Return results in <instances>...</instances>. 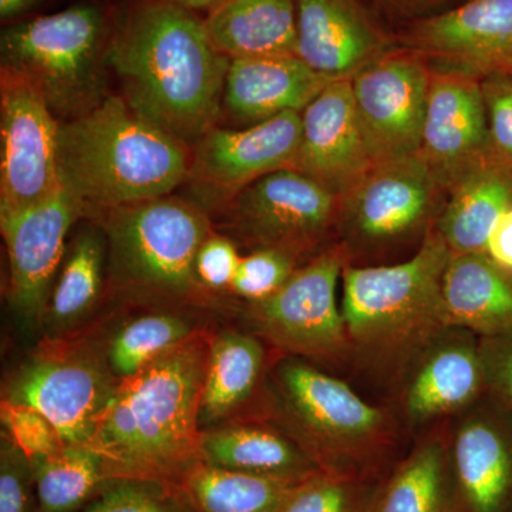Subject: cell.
I'll return each instance as SVG.
<instances>
[{"instance_id": "6da1fadb", "label": "cell", "mask_w": 512, "mask_h": 512, "mask_svg": "<svg viewBox=\"0 0 512 512\" xmlns=\"http://www.w3.org/2000/svg\"><path fill=\"white\" fill-rule=\"evenodd\" d=\"M229 63L205 20L173 0H131L107 55L124 100L187 146L220 119Z\"/></svg>"}, {"instance_id": "ee69618b", "label": "cell", "mask_w": 512, "mask_h": 512, "mask_svg": "<svg viewBox=\"0 0 512 512\" xmlns=\"http://www.w3.org/2000/svg\"><path fill=\"white\" fill-rule=\"evenodd\" d=\"M403 2H406V3H414V5H419V3H430V2H433V0H403Z\"/></svg>"}, {"instance_id": "d4e9b609", "label": "cell", "mask_w": 512, "mask_h": 512, "mask_svg": "<svg viewBox=\"0 0 512 512\" xmlns=\"http://www.w3.org/2000/svg\"><path fill=\"white\" fill-rule=\"evenodd\" d=\"M441 295L448 328L468 330L478 338L512 335V274L485 252L451 254Z\"/></svg>"}, {"instance_id": "52a82bcc", "label": "cell", "mask_w": 512, "mask_h": 512, "mask_svg": "<svg viewBox=\"0 0 512 512\" xmlns=\"http://www.w3.org/2000/svg\"><path fill=\"white\" fill-rule=\"evenodd\" d=\"M114 22L94 3L10 22L0 36L2 67L25 76L59 121L76 119L106 97Z\"/></svg>"}, {"instance_id": "484cf974", "label": "cell", "mask_w": 512, "mask_h": 512, "mask_svg": "<svg viewBox=\"0 0 512 512\" xmlns=\"http://www.w3.org/2000/svg\"><path fill=\"white\" fill-rule=\"evenodd\" d=\"M369 512H454L448 421L413 437L407 454L376 487Z\"/></svg>"}, {"instance_id": "9a60e30c", "label": "cell", "mask_w": 512, "mask_h": 512, "mask_svg": "<svg viewBox=\"0 0 512 512\" xmlns=\"http://www.w3.org/2000/svg\"><path fill=\"white\" fill-rule=\"evenodd\" d=\"M82 217V205L63 187L33 207L0 215L9 264L8 301L29 326L42 328L70 229Z\"/></svg>"}, {"instance_id": "3957f363", "label": "cell", "mask_w": 512, "mask_h": 512, "mask_svg": "<svg viewBox=\"0 0 512 512\" xmlns=\"http://www.w3.org/2000/svg\"><path fill=\"white\" fill-rule=\"evenodd\" d=\"M450 255L433 228L403 261L343 268L348 376L372 387L382 403L390 402L414 363L448 329L441 284Z\"/></svg>"}, {"instance_id": "ba28073f", "label": "cell", "mask_w": 512, "mask_h": 512, "mask_svg": "<svg viewBox=\"0 0 512 512\" xmlns=\"http://www.w3.org/2000/svg\"><path fill=\"white\" fill-rule=\"evenodd\" d=\"M443 191L420 151L373 164L340 198L338 242L349 264H390L416 252L439 221Z\"/></svg>"}, {"instance_id": "4316f807", "label": "cell", "mask_w": 512, "mask_h": 512, "mask_svg": "<svg viewBox=\"0 0 512 512\" xmlns=\"http://www.w3.org/2000/svg\"><path fill=\"white\" fill-rule=\"evenodd\" d=\"M448 194L434 228L451 254L485 252L495 224L512 207V174L485 157Z\"/></svg>"}, {"instance_id": "f546056e", "label": "cell", "mask_w": 512, "mask_h": 512, "mask_svg": "<svg viewBox=\"0 0 512 512\" xmlns=\"http://www.w3.org/2000/svg\"><path fill=\"white\" fill-rule=\"evenodd\" d=\"M302 483L225 470L200 460L175 488L191 512H278Z\"/></svg>"}, {"instance_id": "8d00e7d4", "label": "cell", "mask_w": 512, "mask_h": 512, "mask_svg": "<svg viewBox=\"0 0 512 512\" xmlns=\"http://www.w3.org/2000/svg\"><path fill=\"white\" fill-rule=\"evenodd\" d=\"M0 420L3 433L29 458L47 456L66 446L55 424L26 404L2 399Z\"/></svg>"}, {"instance_id": "7c38bea8", "label": "cell", "mask_w": 512, "mask_h": 512, "mask_svg": "<svg viewBox=\"0 0 512 512\" xmlns=\"http://www.w3.org/2000/svg\"><path fill=\"white\" fill-rule=\"evenodd\" d=\"M60 121L42 93L13 70L0 69V215L55 194Z\"/></svg>"}, {"instance_id": "d6986e66", "label": "cell", "mask_w": 512, "mask_h": 512, "mask_svg": "<svg viewBox=\"0 0 512 512\" xmlns=\"http://www.w3.org/2000/svg\"><path fill=\"white\" fill-rule=\"evenodd\" d=\"M357 120L350 79L335 80L302 111L292 168L342 198L372 168Z\"/></svg>"}, {"instance_id": "1f68e13d", "label": "cell", "mask_w": 512, "mask_h": 512, "mask_svg": "<svg viewBox=\"0 0 512 512\" xmlns=\"http://www.w3.org/2000/svg\"><path fill=\"white\" fill-rule=\"evenodd\" d=\"M200 330L194 320L173 309L143 313L107 335V359L116 376L123 380Z\"/></svg>"}, {"instance_id": "cb8c5ba5", "label": "cell", "mask_w": 512, "mask_h": 512, "mask_svg": "<svg viewBox=\"0 0 512 512\" xmlns=\"http://www.w3.org/2000/svg\"><path fill=\"white\" fill-rule=\"evenodd\" d=\"M269 365L268 346L254 333L228 329L212 336L200 404L201 430L254 412Z\"/></svg>"}, {"instance_id": "7a4b0ae2", "label": "cell", "mask_w": 512, "mask_h": 512, "mask_svg": "<svg viewBox=\"0 0 512 512\" xmlns=\"http://www.w3.org/2000/svg\"><path fill=\"white\" fill-rule=\"evenodd\" d=\"M212 336L205 330L120 380L87 447L110 478L177 483L201 460L200 404Z\"/></svg>"}, {"instance_id": "b9f144b4", "label": "cell", "mask_w": 512, "mask_h": 512, "mask_svg": "<svg viewBox=\"0 0 512 512\" xmlns=\"http://www.w3.org/2000/svg\"><path fill=\"white\" fill-rule=\"evenodd\" d=\"M42 2L43 0H0V18L6 22L20 20Z\"/></svg>"}, {"instance_id": "60d3db41", "label": "cell", "mask_w": 512, "mask_h": 512, "mask_svg": "<svg viewBox=\"0 0 512 512\" xmlns=\"http://www.w3.org/2000/svg\"><path fill=\"white\" fill-rule=\"evenodd\" d=\"M485 255L495 265L512 274V207L501 215L491 231Z\"/></svg>"}, {"instance_id": "d6a6232c", "label": "cell", "mask_w": 512, "mask_h": 512, "mask_svg": "<svg viewBox=\"0 0 512 512\" xmlns=\"http://www.w3.org/2000/svg\"><path fill=\"white\" fill-rule=\"evenodd\" d=\"M375 490L362 478L320 471L299 485L278 512H369Z\"/></svg>"}, {"instance_id": "2e32d148", "label": "cell", "mask_w": 512, "mask_h": 512, "mask_svg": "<svg viewBox=\"0 0 512 512\" xmlns=\"http://www.w3.org/2000/svg\"><path fill=\"white\" fill-rule=\"evenodd\" d=\"M301 133L298 111L241 130L212 127L192 150L187 181L210 200L229 202L259 178L292 167Z\"/></svg>"}, {"instance_id": "4fadbf2b", "label": "cell", "mask_w": 512, "mask_h": 512, "mask_svg": "<svg viewBox=\"0 0 512 512\" xmlns=\"http://www.w3.org/2000/svg\"><path fill=\"white\" fill-rule=\"evenodd\" d=\"M431 70L421 53H386L350 79L357 120L373 164L420 151Z\"/></svg>"}, {"instance_id": "83f0119b", "label": "cell", "mask_w": 512, "mask_h": 512, "mask_svg": "<svg viewBox=\"0 0 512 512\" xmlns=\"http://www.w3.org/2000/svg\"><path fill=\"white\" fill-rule=\"evenodd\" d=\"M204 20L212 42L228 59L296 56L295 0H225Z\"/></svg>"}, {"instance_id": "ac0fdd59", "label": "cell", "mask_w": 512, "mask_h": 512, "mask_svg": "<svg viewBox=\"0 0 512 512\" xmlns=\"http://www.w3.org/2000/svg\"><path fill=\"white\" fill-rule=\"evenodd\" d=\"M488 121L480 76L431 72L420 154L448 191L487 157Z\"/></svg>"}, {"instance_id": "4dcf8cb0", "label": "cell", "mask_w": 512, "mask_h": 512, "mask_svg": "<svg viewBox=\"0 0 512 512\" xmlns=\"http://www.w3.org/2000/svg\"><path fill=\"white\" fill-rule=\"evenodd\" d=\"M39 512H76L86 507L107 480L104 461L87 446H66L29 458Z\"/></svg>"}, {"instance_id": "30bf717a", "label": "cell", "mask_w": 512, "mask_h": 512, "mask_svg": "<svg viewBox=\"0 0 512 512\" xmlns=\"http://www.w3.org/2000/svg\"><path fill=\"white\" fill-rule=\"evenodd\" d=\"M348 254L339 242L299 266L271 298L248 303L249 332L276 355L298 357L349 375L350 348L338 299Z\"/></svg>"}, {"instance_id": "f6af8a7d", "label": "cell", "mask_w": 512, "mask_h": 512, "mask_svg": "<svg viewBox=\"0 0 512 512\" xmlns=\"http://www.w3.org/2000/svg\"><path fill=\"white\" fill-rule=\"evenodd\" d=\"M508 70H510V72H512V67H511V69H508Z\"/></svg>"}, {"instance_id": "5b68a950", "label": "cell", "mask_w": 512, "mask_h": 512, "mask_svg": "<svg viewBox=\"0 0 512 512\" xmlns=\"http://www.w3.org/2000/svg\"><path fill=\"white\" fill-rule=\"evenodd\" d=\"M187 147L123 96H106L82 116L60 121V185L87 218L168 197L188 180Z\"/></svg>"}, {"instance_id": "f35d334b", "label": "cell", "mask_w": 512, "mask_h": 512, "mask_svg": "<svg viewBox=\"0 0 512 512\" xmlns=\"http://www.w3.org/2000/svg\"><path fill=\"white\" fill-rule=\"evenodd\" d=\"M480 340L485 396L512 419V335Z\"/></svg>"}, {"instance_id": "44dd1931", "label": "cell", "mask_w": 512, "mask_h": 512, "mask_svg": "<svg viewBox=\"0 0 512 512\" xmlns=\"http://www.w3.org/2000/svg\"><path fill=\"white\" fill-rule=\"evenodd\" d=\"M296 56L330 80L352 79L386 55V37L359 0H295Z\"/></svg>"}, {"instance_id": "8fae6325", "label": "cell", "mask_w": 512, "mask_h": 512, "mask_svg": "<svg viewBox=\"0 0 512 512\" xmlns=\"http://www.w3.org/2000/svg\"><path fill=\"white\" fill-rule=\"evenodd\" d=\"M228 204L232 225L255 248L278 249L305 264L338 242L340 198L295 168L259 178Z\"/></svg>"}, {"instance_id": "7bdbcfd3", "label": "cell", "mask_w": 512, "mask_h": 512, "mask_svg": "<svg viewBox=\"0 0 512 512\" xmlns=\"http://www.w3.org/2000/svg\"><path fill=\"white\" fill-rule=\"evenodd\" d=\"M173 2L184 6V8L192 10V12H205L208 15L211 10L220 6L222 2H225V0H173Z\"/></svg>"}, {"instance_id": "d590c367", "label": "cell", "mask_w": 512, "mask_h": 512, "mask_svg": "<svg viewBox=\"0 0 512 512\" xmlns=\"http://www.w3.org/2000/svg\"><path fill=\"white\" fill-rule=\"evenodd\" d=\"M488 121L487 157L512 174V72L480 77Z\"/></svg>"}, {"instance_id": "74e56055", "label": "cell", "mask_w": 512, "mask_h": 512, "mask_svg": "<svg viewBox=\"0 0 512 512\" xmlns=\"http://www.w3.org/2000/svg\"><path fill=\"white\" fill-rule=\"evenodd\" d=\"M0 512H39L29 457L3 431L0 436Z\"/></svg>"}, {"instance_id": "8992f818", "label": "cell", "mask_w": 512, "mask_h": 512, "mask_svg": "<svg viewBox=\"0 0 512 512\" xmlns=\"http://www.w3.org/2000/svg\"><path fill=\"white\" fill-rule=\"evenodd\" d=\"M107 245V286L121 301L174 309L210 305L195 258L211 234L207 212L175 197L93 214Z\"/></svg>"}, {"instance_id": "7402d4cb", "label": "cell", "mask_w": 512, "mask_h": 512, "mask_svg": "<svg viewBox=\"0 0 512 512\" xmlns=\"http://www.w3.org/2000/svg\"><path fill=\"white\" fill-rule=\"evenodd\" d=\"M298 56L251 57L229 63L224 107L247 123H261L288 111L302 113L329 83Z\"/></svg>"}, {"instance_id": "e575fe53", "label": "cell", "mask_w": 512, "mask_h": 512, "mask_svg": "<svg viewBox=\"0 0 512 512\" xmlns=\"http://www.w3.org/2000/svg\"><path fill=\"white\" fill-rule=\"evenodd\" d=\"M301 265L298 258L284 251L255 248L251 254L242 256L229 291L247 303L265 301L274 296Z\"/></svg>"}, {"instance_id": "f1b7e54d", "label": "cell", "mask_w": 512, "mask_h": 512, "mask_svg": "<svg viewBox=\"0 0 512 512\" xmlns=\"http://www.w3.org/2000/svg\"><path fill=\"white\" fill-rule=\"evenodd\" d=\"M106 279V238L93 221L77 231L67 245L43 316L46 338L72 335L99 305Z\"/></svg>"}, {"instance_id": "5bb4252c", "label": "cell", "mask_w": 512, "mask_h": 512, "mask_svg": "<svg viewBox=\"0 0 512 512\" xmlns=\"http://www.w3.org/2000/svg\"><path fill=\"white\" fill-rule=\"evenodd\" d=\"M485 396L481 340L468 330L441 333L400 383L387 406L404 436H419L456 419Z\"/></svg>"}, {"instance_id": "836d02e7", "label": "cell", "mask_w": 512, "mask_h": 512, "mask_svg": "<svg viewBox=\"0 0 512 512\" xmlns=\"http://www.w3.org/2000/svg\"><path fill=\"white\" fill-rule=\"evenodd\" d=\"M82 512H191L173 484L110 478Z\"/></svg>"}, {"instance_id": "e0dca14e", "label": "cell", "mask_w": 512, "mask_h": 512, "mask_svg": "<svg viewBox=\"0 0 512 512\" xmlns=\"http://www.w3.org/2000/svg\"><path fill=\"white\" fill-rule=\"evenodd\" d=\"M454 512H501L512 488V419L487 396L448 421Z\"/></svg>"}, {"instance_id": "ab89813d", "label": "cell", "mask_w": 512, "mask_h": 512, "mask_svg": "<svg viewBox=\"0 0 512 512\" xmlns=\"http://www.w3.org/2000/svg\"><path fill=\"white\" fill-rule=\"evenodd\" d=\"M241 258L229 239L211 232L195 258V271L201 285L210 292L231 289Z\"/></svg>"}, {"instance_id": "9c48e42d", "label": "cell", "mask_w": 512, "mask_h": 512, "mask_svg": "<svg viewBox=\"0 0 512 512\" xmlns=\"http://www.w3.org/2000/svg\"><path fill=\"white\" fill-rule=\"evenodd\" d=\"M106 342L99 329L45 338L9 377L2 399L39 410L64 443L87 446L120 383Z\"/></svg>"}, {"instance_id": "603a6c76", "label": "cell", "mask_w": 512, "mask_h": 512, "mask_svg": "<svg viewBox=\"0 0 512 512\" xmlns=\"http://www.w3.org/2000/svg\"><path fill=\"white\" fill-rule=\"evenodd\" d=\"M201 460L225 470L296 483L322 471L288 434L256 416L202 431Z\"/></svg>"}, {"instance_id": "ffe728a7", "label": "cell", "mask_w": 512, "mask_h": 512, "mask_svg": "<svg viewBox=\"0 0 512 512\" xmlns=\"http://www.w3.org/2000/svg\"><path fill=\"white\" fill-rule=\"evenodd\" d=\"M416 52L460 64L483 76L512 67V0H468L417 23L409 35Z\"/></svg>"}, {"instance_id": "277c9868", "label": "cell", "mask_w": 512, "mask_h": 512, "mask_svg": "<svg viewBox=\"0 0 512 512\" xmlns=\"http://www.w3.org/2000/svg\"><path fill=\"white\" fill-rule=\"evenodd\" d=\"M249 416L288 434L320 470L367 481L406 440L386 403L372 402L343 377L292 356L271 359Z\"/></svg>"}]
</instances>
